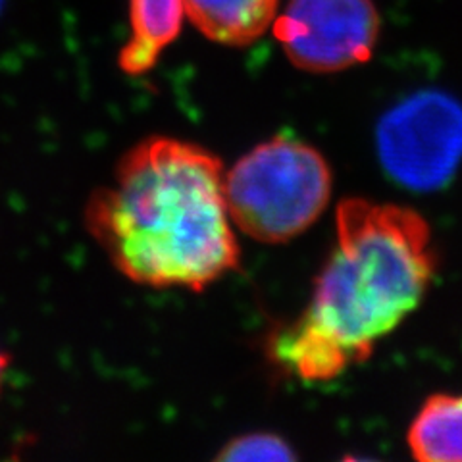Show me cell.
I'll list each match as a JSON object with an SVG mask.
<instances>
[{
    "label": "cell",
    "mask_w": 462,
    "mask_h": 462,
    "mask_svg": "<svg viewBox=\"0 0 462 462\" xmlns=\"http://www.w3.org/2000/svg\"><path fill=\"white\" fill-rule=\"evenodd\" d=\"M218 156L154 137L129 151L114 185L93 193L91 236L129 280L193 291L239 266Z\"/></svg>",
    "instance_id": "obj_1"
},
{
    "label": "cell",
    "mask_w": 462,
    "mask_h": 462,
    "mask_svg": "<svg viewBox=\"0 0 462 462\" xmlns=\"http://www.w3.org/2000/svg\"><path fill=\"white\" fill-rule=\"evenodd\" d=\"M433 264L430 227L420 214L343 200L336 249L307 312L273 337V358L307 382H328L363 363L420 305Z\"/></svg>",
    "instance_id": "obj_2"
},
{
    "label": "cell",
    "mask_w": 462,
    "mask_h": 462,
    "mask_svg": "<svg viewBox=\"0 0 462 462\" xmlns=\"http://www.w3.org/2000/svg\"><path fill=\"white\" fill-rule=\"evenodd\" d=\"M224 189L229 218L241 231L263 243H285L324 212L331 171L310 144L273 137L231 168Z\"/></svg>",
    "instance_id": "obj_3"
},
{
    "label": "cell",
    "mask_w": 462,
    "mask_h": 462,
    "mask_svg": "<svg viewBox=\"0 0 462 462\" xmlns=\"http://www.w3.org/2000/svg\"><path fill=\"white\" fill-rule=\"evenodd\" d=\"M375 143L397 183L414 191L439 189L462 161V105L441 91L411 95L380 120Z\"/></svg>",
    "instance_id": "obj_4"
},
{
    "label": "cell",
    "mask_w": 462,
    "mask_h": 462,
    "mask_svg": "<svg viewBox=\"0 0 462 462\" xmlns=\"http://www.w3.org/2000/svg\"><path fill=\"white\" fill-rule=\"evenodd\" d=\"M380 27L374 0H289L273 20L289 60L312 74H334L368 62Z\"/></svg>",
    "instance_id": "obj_5"
},
{
    "label": "cell",
    "mask_w": 462,
    "mask_h": 462,
    "mask_svg": "<svg viewBox=\"0 0 462 462\" xmlns=\"http://www.w3.org/2000/svg\"><path fill=\"white\" fill-rule=\"evenodd\" d=\"M280 0H183L199 32L227 47L254 42L276 20Z\"/></svg>",
    "instance_id": "obj_6"
},
{
    "label": "cell",
    "mask_w": 462,
    "mask_h": 462,
    "mask_svg": "<svg viewBox=\"0 0 462 462\" xmlns=\"http://www.w3.org/2000/svg\"><path fill=\"white\" fill-rule=\"evenodd\" d=\"M183 12V0H129L132 33L118 58L127 76H141L158 62L180 35Z\"/></svg>",
    "instance_id": "obj_7"
},
{
    "label": "cell",
    "mask_w": 462,
    "mask_h": 462,
    "mask_svg": "<svg viewBox=\"0 0 462 462\" xmlns=\"http://www.w3.org/2000/svg\"><path fill=\"white\" fill-rule=\"evenodd\" d=\"M412 457L422 462H462V395H433L409 430Z\"/></svg>",
    "instance_id": "obj_8"
},
{
    "label": "cell",
    "mask_w": 462,
    "mask_h": 462,
    "mask_svg": "<svg viewBox=\"0 0 462 462\" xmlns=\"http://www.w3.org/2000/svg\"><path fill=\"white\" fill-rule=\"evenodd\" d=\"M218 460H293L291 451L282 438L272 433H251L241 436L224 447V451L216 457Z\"/></svg>",
    "instance_id": "obj_9"
},
{
    "label": "cell",
    "mask_w": 462,
    "mask_h": 462,
    "mask_svg": "<svg viewBox=\"0 0 462 462\" xmlns=\"http://www.w3.org/2000/svg\"><path fill=\"white\" fill-rule=\"evenodd\" d=\"M8 366V356L0 351V385H3V378H5V372Z\"/></svg>",
    "instance_id": "obj_10"
},
{
    "label": "cell",
    "mask_w": 462,
    "mask_h": 462,
    "mask_svg": "<svg viewBox=\"0 0 462 462\" xmlns=\"http://www.w3.org/2000/svg\"><path fill=\"white\" fill-rule=\"evenodd\" d=\"M3 5H5V0H0V10H3Z\"/></svg>",
    "instance_id": "obj_11"
}]
</instances>
